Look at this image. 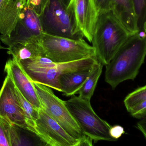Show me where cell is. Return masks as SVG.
I'll return each mask as SVG.
<instances>
[{"mask_svg": "<svg viewBox=\"0 0 146 146\" xmlns=\"http://www.w3.org/2000/svg\"><path fill=\"white\" fill-rule=\"evenodd\" d=\"M43 33L39 15L27 5L11 34L9 36L1 35L0 39L4 44L9 46L18 43L38 41Z\"/></svg>", "mask_w": 146, "mask_h": 146, "instance_id": "obj_8", "label": "cell"}, {"mask_svg": "<svg viewBox=\"0 0 146 146\" xmlns=\"http://www.w3.org/2000/svg\"><path fill=\"white\" fill-rule=\"evenodd\" d=\"M0 117L10 123L31 129L19 102L14 83L8 75L0 90Z\"/></svg>", "mask_w": 146, "mask_h": 146, "instance_id": "obj_10", "label": "cell"}, {"mask_svg": "<svg viewBox=\"0 0 146 146\" xmlns=\"http://www.w3.org/2000/svg\"><path fill=\"white\" fill-rule=\"evenodd\" d=\"M10 146H50L38 133L28 128L11 123Z\"/></svg>", "mask_w": 146, "mask_h": 146, "instance_id": "obj_15", "label": "cell"}, {"mask_svg": "<svg viewBox=\"0 0 146 146\" xmlns=\"http://www.w3.org/2000/svg\"><path fill=\"white\" fill-rule=\"evenodd\" d=\"M27 0H7L0 12V34L9 36L15 29Z\"/></svg>", "mask_w": 146, "mask_h": 146, "instance_id": "obj_13", "label": "cell"}, {"mask_svg": "<svg viewBox=\"0 0 146 146\" xmlns=\"http://www.w3.org/2000/svg\"><path fill=\"white\" fill-rule=\"evenodd\" d=\"M38 41H31L14 44L7 48V54L17 62L27 59L43 57L38 44Z\"/></svg>", "mask_w": 146, "mask_h": 146, "instance_id": "obj_17", "label": "cell"}, {"mask_svg": "<svg viewBox=\"0 0 146 146\" xmlns=\"http://www.w3.org/2000/svg\"><path fill=\"white\" fill-rule=\"evenodd\" d=\"M142 28H143V30H144V31H145L146 33V20L144 22V24H143V27H142Z\"/></svg>", "mask_w": 146, "mask_h": 146, "instance_id": "obj_31", "label": "cell"}, {"mask_svg": "<svg viewBox=\"0 0 146 146\" xmlns=\"http://www.w3.org/2000/svg\"><path fill=\"white\" fill-rule=\"evenodd\" d=\"M98 60L97 57H93L60 63L54 62L46 57H40L17 62L32 82L61 92L58 79L61 75L90 69Z\"/></svg>", "mask_w": 146, "mask_h": 146, "instance_id": "obj_3", "label": "cell"}, {"mask_svg": "<svg viewBox=\"0 0 146 146\" xmlns=\"http://www.w3.org/2000/svg\"><path fill=\"white\" fill-rule=\"evenodd\" d=\"M124 133H125V131H124V129L122 126L120 125L111 126L110 130V134L111 136L116 141Z\"/></svg>", "mask_w": 146, "mask_h": 146, "instance_id": "obj_26", "label": "cell"}, {"mask_svg": "<svg viewBox=\"0 0 146 146\" xmlns=\"http://www.w3.org/2000/svg\"><path fill=\"white\" fill-rule=\"evenodd\" d=\"M129 113L135 118L140 119L146 115V101L141 102L133 107Z\"/></svg>", "mask_w": 146, "mask_h": 146, "instance_id": "obj_23", "label": "cell"}, {"mask_svg": "<svg viewBox=\"0 0 146 146\" xmlns=\"http://www.w3.org/2000/svg\"><path fill=\"white\" fill-rule=\"evenodd\" d=\"M44 0H27V5L40 15L43 9Z\"/></svg>", "mask_w": 146, "mask_h": 146, "instance_id": "obj_24", "label": "cell"}, {"mask_svg": "<svg viewBox=\"0 0 146 146\" xmlns=\"http://www.w3.org/2000/svg\"><path fill=\"white\" fill-rule=\"evenodd\" d=\"M99 13L111 10L112 0H95Z\"/></svg>", "mask_w": 146, "mask_h": 146, "instance_id": "obj_25", "label": "cell"}, {"mask_svg": "<svg viewBox=\"0 0 146 146\" xmlns=\"http://www.w3.org/2000/svg\"><path fill=\"white\" fill-rule=\"evenodd\" d=\"M4 71L10 76L15 87L25 98L37 110L42 109L33 82L28 78L19 63L13 58L8 60L5 65Z\"/></svg>", "mask_w": 146, "mask_h": 146, "instance_id": "obj_12", "label": "cell"}, {"mask_svg": "<svg viewBox=\"0 0 146 146\" xmlns=\"http://www.w3.org/2000/svg\"><path fill=\"white\" fill-rule=\"evenodd\" d=\"M7 0H0V12L5 3V2Z\"/></svg>", "mask_w": 146, "mask_h": 146, "instance_id": "obj_29", "label": "cell"}, {"mask_svg": "<svg viewBox=\"0 0 146 146\" xmlns=\"http://www.w3.org/2000/svg\"><path fill=\"white\" fill-rule=\"evenodd\" d=\"M38 44L43 56L56 63L97 57L94 48L83 38L73 39L44 33Z\"/></svg>", "mask_w": 146, "mask_h": 146, "instance_id": "obj_4", "label": "cell"}, {"mask_svg": "<svg viewBox=\"0 0 146 146\" xmlns=\"http://www.w3.org/2000/svg\"><path fill=\"white\" fill-rule=\"evenodd\" d=\"M11 123L0 117V146H10Z\"/></svg>", "mask_w": 146, "mask_h": 146, "instance_id": "obj_21", "label": "cell"}, {"mask_svg": "<svg viewBox=\"0 0 146 146\" xmlns=\"http://www.w3.org/2000/svg\"><path fill=\"white\" fill-rule=\"evenodd\" d=\"M73 146H93L92 140L89 137L85 135L80 139L79 140L78 143Z\"/></svg>", "mask_w": 146, "mask_h": 146, "instance_id": "obj_28", "label": "cell"}, {"mask_svg": "<svg viewBox=\"0 0 146 146\" xmlns=\"http://www.w3.org/2000/svg\"><path fill=\"white\" fill-rule=\"evenodd\" d=\"M3 48L1 46V44H0V49H1Z\"/></svg>", "mask_w": 146, "mask_h": 146, "instance_id": "obj_33", "label": "cell"}, {"mask_svg": "<svg viewBox=\"0 0 146 146\" xmlns=\"http://www.w3.org/2000/svg\"><path fill=\"white\" fill-rule=\"evenodd\" d=\"M146 56V33L130 35L110 63L106 66L105 81L114 89L121 82L134 80Z\"/></svg>", "mask_w": 146, "mask_h": 146, "instance_id": "obj_1", "label": "cell"}, {"mask_svg": "<svg viewBox=\"0 0 146 146\" xmlns=\"http://www.w3.org/2000/svg\"><path fill=\"white\" fill-rule=\"evenodd\" d=\"M111 10L130 35L140 31L133 0H112Z\"/></svg>", "mask_w": 146, "mask_h": 146, "instance_id": "obj_14", "label": "cell"}, {"mask_svg": "<svg viewBox=\"0 0 146 146\" xmlns=\"http://www.w3.org/2000/svg\"><path fill=\"white\" fill-rule=\"evenodd\" d=\"M15 88L19 102L25 113L27 123L31 129L36 132L35 129V123L39 117V110L26 99L16 87Z\"/></svg>", "mask_w": 146, "mask_h": 146, "instance_id": "obj_19", "label": "cell"}, {"mask_svg": "<svg viewBox=\"0 0 146 146\" xmlns=\"http://www.w3.org/2000/svg\"><path fill=\"white\" fill-rule=\"evenodd\" d=\"M39 16L44 33L73 39L81 38L76 32L72 9L61 0H48Z\"/></svg>", "mask_w": 146, "mask_h": 146, "instance_id": "obj_6", "label": "cell"}, {"mask_svg": "<svg viewBox=\"0 0 146 146\" xmlns=\"http://www.w3.org/2000/svg\"><path fill=\"white\" fill-rule=\"evenodd\" d=\"M146 101V85L137 88L125 98L124 104L128 112L141 102Z\"/></svg>", "mask_w": 146, "mask_h": 146, "instance_id": "obj_20", "label": "cell"}, {"mask_svg": "<svg viewBox=\"0 0 146 146\" xmlns=\"http://www.w3.org/2000/svg\"><path fill=\"white\" fill-rule=\"evenodd\" d=\"M37 133L53 146H73L78 143L42 109L35 123Z\"/></svg>", "mask_w": 146, "mask_h": 146, "instance_id": "obj_11", "label": "cell"}, {"mask_svg": "<svg viewBox=\"0 0 146 146\" xmlns=\"http://www.w3.org/2000/svg\"><path fill=\"white\" fill-rule=\"evenodd\" d=\"M33 83L42 109L73 138L80 140L85 136L66 107L65 101L57 97L50 88Z\"/></svg>", "mask_w": 146, "mask_h": 146, "instance_id": "obj_7", "label": "cell"}, {"mask_svg": "<svg viewBox=\"0 0 146 146\" xmlns=\"http://www.w3.org/2000/svg\"><path fill=\"white\" fill-rule=\"evenodd\" d=\"M66 106L84 135L95 142L99 141H115L110 134L111 126L95 113L91 102L74 95L66 101Z\"/></svg>", "mask_w": 146, "mask_h": 146, "instance_id": "obj_5", "label": "cell"}, {"mask_svg": "<svg viewBox=\"0 0 146 146\" xmlns=\"http://www.w3.org/2000/svg\"><path fill=\"white\" fill-rule=\"evenodd\" d=\"M140 31L146 20V0H133Z\"/></svg>", "mask_w": 146, "mask_h": 146, "instance_id": "obj_22", "label": "cell"}, {"mask_svg": "<svg viewBox=\"0 0 146 146\" xmlns=\"http://www.w3.org/2000/svg\"><path fill=\"white\" fill-rule=\"evenodd\" d=\"M53 146L51 145V146Z\"/></svg>", "mask_w": 146, "mask_h": 146, "instance_id": "obj_34", "label": "cell"}, {"mask_svg": "<svg viewBox=\"0 0 146 146\" xmlns=\"http://www.w3.org/2000/svg\"><path fill=\"white\" fill-rule=\"evenodd\" d=\"M48 0H44L43 8L44 7V6H45V5H46L47 3L48 2Z\"/></svg>", "mask_w": 146, "mask_h": 146, "instance_id": "obj_32", "label": "cell"}, {"mask_svg": "<svg viewBox=\"0 0 146 146\" xmlns=\"http://www.w3.org/2000/svg\"><path fill=\"white\" fill-rule=\"evenodd\" d=\"M104 66L98 60L94 64L86 81L78 92L79 98L85 101L91 102Z\"/></svg>", "mask_w": 146, "mask_h": 146, "instance_id": "obj_18", "label": "cell"}, {"mask_svg": "<svg viewBox=\"0 0 146 146\" xmlns=\"http://www.w3.org/2000/svg\"><path fill=\"white\" fill-rule=\"evenodd\" d=\"M136 127L142 133L146 139V115L139 119L137 123Z\"/></svg>", "mask_w": 146, "mask_h": 146, "instance_id": "obj_27", "label": "cell"}, {"mask_svg": "<svg viewBox=\"0 0 146 146\" xmlns=\"http://www.w3.org/2000/svg\"><path fill=\"white\" fill-rule=\"evenodd\" d=\"M61 1L66 6L68 7V4H69V2H70V0H61Z\"/></svg>", "mask_w": 146, "mask_h": 146, "instance_id": "obj_30", "label": "cell"}, {"mask_svg": "<svg viewBox=\"0 0 146 146\" xmlns=\"http://www.w3.org/2000/svg\"><path fill=\"white\" fill-rule=\"evenodd\" d=\"M68 7L72 11L76 32L79 37L92 42L99 12L95 0H70Z\"/></svg>", "mask_w": 146, "mask_h": 146, "instance_id": "obj_9", "label": "cell"}, {"mask_svg": "<svg viewBox=\"0 0 146 146\" xmlns=\"http://www.w3.org/2000/svg\"><path fill=\"white\" fill-rule=\"evenodd\" d=\"M130 35L111 10L99 13L91 42L98 60L108 65Z\"/></svg>", "mask_w": 146, "mask_h": 146, "instance_id": "obj_2", "label": "cell"}, {"mask_svg": "<svg viewBox=\"0 0 146 146\" xmlns=\"http://www.w3.org/2000/svg\"><path fill=\"white\" fill-rule=\"evenodd\" d=\"M91 68L61 75L58 79L61 92L67 96H72L78 93L86 81Z\"/></svg>", "mask_w": 146, "mask_h": 146, "instance_id": "obj_16", "label": "cell"}]
</instances>
